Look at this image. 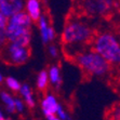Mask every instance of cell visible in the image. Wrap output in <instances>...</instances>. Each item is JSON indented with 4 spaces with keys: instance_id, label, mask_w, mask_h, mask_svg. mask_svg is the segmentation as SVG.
<instances>
[{
    "instance_id": "19",
    "label": "cell",
    "mask_w": 120,
    "mask_h": 120,
    "mask_svg": "<svg viewBox=\"0 0 120 120\" xmlns=\"http://www.w3.org/2000/svg\"><path fill=\"white\" fill-rule=\"evenodd\" d=\"M48 51H49V54H50L52 57H57L59 55V49L55 45H50L48 48Z\"/></svg>"
},
{
    "instance_id": "7",
    "label": "cell",
    "mask_w": 120,
    "mask_h": 120,
    "mask_svg": "<svg viewBox=\"0 0 120 120\" xmlns=\"http://www.w3.org/2000/svg\"><path fill=\"white\" fill-rule=\"evenodd\" d=\"M38 24V28H39V33H40V38L43 45H49L51 41H53L56 37V34L54 28L50 25L49 19L45 14H41V16L38 19L37 21Z\"/></svg>"
},
{
    "instance_id": "22",
    "label": "cell",
    "mask_w": 120,
    "mask_h": 120,
    "mask_svg": "<svg viewBox=\"0 0 120 120\" xmlns=\"http://www.w3.org/2000/svg\"><path fill=\"white\" fill-rule=\"evenodd\" d=\"M0 120H11V119H9V118H7V117H4V116H2V117L0 118Z\"/></svg>"
},
{
    "instance_id": "4",
    "label": "cell",
    "mask_w": 120,
    "mask_h": 120,
    "mask_svg": "<svg viewBox=\"0 0 120 120\" xmlns=\"http://www.w3.org/2000/svg\"><path fill=\"white\" fill-rule=\"evenodd\" d=\"M75 61L83 71L93 77H105L112 69V65L93 50L79 51Z\"/></svg>"
},
{
    "instance_id": "17",
    "label": "cell",
    "mask_w": 120,
    "mask_h": 120,
    "mask_svg": "<svg viewBox=\"0 0 120 120\" xmlns=\"http://www.w3.org/2000/svg\"><path fill=\"white\" fill-rule=\"evenodd\" d=\"M25 103H24V101L22 100L21 98H14V107H15V112H24L25 110Z\"/></svg>"
},
{
    "instance_id": "8",
    "label": "cell",
    "mask_w": 120,
    "mask_h": 120,
    "mask_svg": "<svg viewBox=\"0 0 120 120\" xmlns=\"http://www.w3.org/2000/svg\"><path fill=\"white\" fill-rule=\"evenodd\" d=\"M25 0H0V11L7 17L24 10Z\"/></svg>"
},
{
    "instance_id": "21",
    "label": "cell",
    "mask_w": 120,
    "mask_h": 120,
    "mask_svg": "<svg viewBox=\"0 0 120 120\" xmlns=\"http://www.w3.org/2000/svg\"><path fill=\"white\" fill-rule=\"evenodd\" d=\"M3 80H4V78H3V76L1 75V73H0V83H2Z\"/></svg>"
},
{
    "instance_id": "13",
    "label": "cell",
    "mask_w": 120,
    "mask_h": 120,
    "mask_svg": "<svg viewBox=\"0 0 120 120\" xmlns=\"http://www.w3.org/2000/svg\"><path fill=\"white\" fill-rule=\"evenodd\" d=\"M0 100L4 104L6 110L8 114H14L15 112V107H14V98L7 91H1L0 92Z\"/></svg>"
},
{
    "instance_id": "18",
    "label": "cell",
    "mask_w": 120,
    "mask_h": 120,
    "mask_svg": "<svg viewBox=\"0 0 120 120\" xmlns=\"http://www.w3.org/2000/svg\"><path fill=\"white\" fill-rule=\"evenodd\" d=\"M8 42V38H7V30L6 28L0 27V49H2L6 43Z\"/></svg>"
},
{
    "instance_id": "23",
    "label": "cell",
    "mask_w": 120,
    "mask_h": 120,
    "mask_svg": "<svg viewBox=\"0 0 120 120\" xmlns=\"http://www.w3.org/2000/svg\"><path fill=\"white\" fill-rule=\"evenodd\" d=\"M2 116H3V114H2V112H1V110H0V118L2 117Z\"/></svg>"
},
{
    "instance_id": "6",
    "label": "cell",
    "mask_w": 120,
    "mask_h": 120,
    "mask_svg": "<svg viewBox=\"0 0 120 120\" xmlns=\"http://www.w3.org/2000/svg\"><path fill=\"white\" fill-rule=\"evenodd\" d=\"M118 8V0H81V9L90 16H108Z\"/></svg>"
},
{
    "instance_id": "14",
    "label": "cell",
    "mask_w": 120,
    "mask_h": 120,
    "mask_svg": "<svg viewBox=\"0 0 120 120\" xmlns=\"http://www.w3.org/2000/svg\"><path fill=\"white\" fill-rule=\"evenodd\" d=\"M37 89L39 91H45L49 86V78H48V73L47 70H41L38 76H37V82H36Z\"/></svg>"
},
{
    "instance_id": "2",
    "label": "cell",
    "mask_w": 120,
    "mask_h": 120,
    "mask_svg": "<svg viewBox=\"0 0 120 120\" xmlns=\"http://www.w3.org/2000/svg\"><path fill=\"white\" fill-rule=\"evenodd\" d=\"M94 30L86 21L71 17L68 19L62 33V41L66 45H86L92 41Z\"/></svg>"
},
{
    "instance_id": "15",
    "label": "cell",
    "mask_w": 120,
    "mask_h": 120,
    "mask_svg": "<svg viewBox=\"0 0 120 120\" xmlns=\"http://www.w3.org/2000/svg\"><path fill=\"white\" fill-rule=\"evenodd\" d=\"M3 81L6 82V86L8 87V89L13 91V92H19V90H20V88H21V84H22L16 78L11 77V76L7 77Z\"/></svg>"
},
{
    "instance_id": "9",
    "label": "cell",
    "mask_w": 120,
    "mask_h": 120,
    "mask_svg": "<svg viewBox=\"0 0 120 120\" xmlns=\"http://www.w3.org/2000/svg\"><path fill=\"white\" fill-rule=\"evenodd\" d=\"M59 101L55 98V95L52 93H48L43 96V98L41 100L40 106H41V110L42 114L45 115V117L48 116H52L55 115V112L59 106Z\"/></svg>"
},
{
    "instance_id": "16",
    "label": "cell",
    "mask_w": 120,
    "mask_h": 120,
    "mask_svg": "<svg viewBox=\"0 0 120 120\" xmlns=\"http://www.w3.org/2000/svg\"><path fill=\"white\" fill-rule=\"evenodd\" d=\"M55 116L57 118H60L61 120H70L71 119L69 114L66 112V109L62 106L61 104H59V106H57V109H56V112H55Z\"/></svg>"
},
{
    "instance_id": "11",
    "label": "cell",
    "mask_w": 120,
    "mask_h": 120,
    "mask_svg": "<svg viewBox=\"0 0 120 120\" xmlns=\"http://www.w3.org/2000/svg\"><path fill=\"white\" fill-rule=\"evenodd\" d=\"M21 96H22V100L24 101L26 106H28L29 108H35L36 106V100L34 98V93L31 91L30 87L28 86L27 83H23L21 84V88L19 90Z\"/></svg>"
},
{
    "instance_id": "5",
    "label": "cell",
    "mask_w": 120,
    "mask_h": 120,
    "mask_svg": "<svg viewBox=\"0 0 120 120\" xmlns=\"http://www.w3.org/2000/svg\"><path fill=\"white\" fill-rule=\"evenodd\" d=\"M3 61L13 66H20L25 64L30 57V48L22 45L15 42L8 41L6 45L0 49Z\"/></svg>"
},
{
    "instance_id": "10",
    "label": "cell",
    "mask_w": 120,
    "mask_h": 120,
    "mask_svg": "<svg viewBox=\"0 0 120 120\" xmlns=\"http://www.w3.org/2000/svg\"><path fill=\"white\" fill-rule=\"evenodd\" d=\"M24 11L34 23L38 21L42 14V4L40 0H25Z\"/></svg>"
},
{
    "instance_id": "3",
    "label": "cell",
    "mask_w": 120,
    "mask_h": 120,
    "mask_svg": "<svg viewBox=\"0 0 120 120\" xmlns=\"http://www.w3.org/2000/svg\"><path fill=\"white\" fill-rule=\"evenodd\" d=\"M92 50L106 60L112 66L120 62V42L112 31H102L92 39Z\"/></svg>"
},
{
    "instance_id": "12",
    "label": "cell",
    "mask_w": 120,
    "mask_h": 120,
    "mask_svg": "<svg viewBox=\"0 0 120 120\" xmlns=\"http://www.w3.org/2000/svg\"><path fill=\"white\" fill-rule=\"evenodd\" d=\"M48 73V78H49V83H51L52 86L60 89L62 84V76H61V69L57 65H52L49 68V70H47Z\"/></svg>"
},
{
    "instance_id": "20",
    "label": "cell",
    "mask_w": 120,
    "mask_h": 120,
    "mask_svg": "<svg viewBox=\"0 0 120 120\" xmlns=\"http://www.w3.org/2000/svg\"><path fill=\"white\" fill-rule=\"evenodd\" d=\"M47 118V120H61L60 118H57L55 116V115H52V116H48V117H45Z\"/></svg>"
},
{
    "instance_id": "1",
    "label": "cell",
    "mask_w": 120,
    "mask_h": 120,
    "mask_svg": "<svg viewBox=\"0 0 120 120\" xmlns=\"http://www.w3.org/2000/svg\"><path fill=\"white\" fill-rule=\"evenodd\" d=\"M33 24L34 22L24 10L9 16L6 26L8 41L29 47L31 42Z\"/></svg>"
}]
</instances>
